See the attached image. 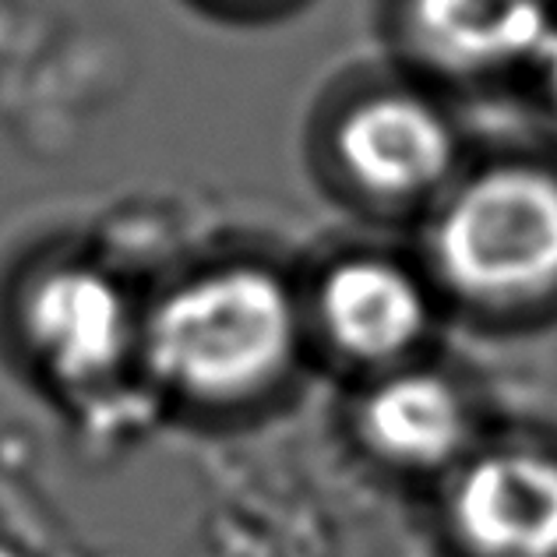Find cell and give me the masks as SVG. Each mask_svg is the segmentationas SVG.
I'll return each instance as SVG.
<instances>
[{
  "mask_svg": "<svg viewBox=\"0 0 557 557\" xmlns=\"http://www.w3.org/2000/svg\"><path fill=\"white\" fill-rule=\"evenodd\" d=\"M297 318L275 275L226 269L181 286L149 325L156 371L201 395H230L269 381L286 363Z\"/></svg>",
  "mask_w": 557,
  "mask_h": 557,
  "instance_id": "cell-1",
  "label": "cell"
},
{
  "mask_svg": "<svg viewBox=\"0 0 557 557\" xmlns=\"http://www.w3.org/2000/svg\"><path fill=\"white\" fill-rule=\"evenodd\" d=\"M434 255L462 293L516 300L557 283V181L491 170L459 190L434 230Z\"/></svg>",
  "mask_w": 557,
  "mask_h": 557,
  "instance_id": "cell-2",
  "label": "cell"
},
{
  "mask_svg": "<svg viewBox=\"0 0 557 557\" xmlns=\"http://www.w3.org/2000/svg\"><path fill=\"white\" fill-rule=\"evenodd\" d=\"M456 519L491 557H557V462L525 451L480 459L459 483Z\"/></svg>",
  "mask_w": 557,
  "mask_h": 557,
  "instance_id": "cell-3",
  "label": "cell"
},
{
  "mask_svg": "<svg viewBox=\"0 0 557 557\" xmlns=\"http://www.w3.org/2000/svg\"><path fill=\"white\" fill-rule=\"evenodd\" d=\"M25 332L61 377L107 374L127 349V300L96 269H57L25 304Z\"/></svg>",
  "mask_w": 557,
  "mask_h": 557,
  "instance_id": "cell-4",
  "label": "cell"
},
{
  "mask_svg": "<svg viewBox=\"0 0 557 557\" xmlns=\"http://www.w3.org/2000/svg\"><path fill=\"white\" fill-rule=\"evenodd\" d=\"M339 152L363 187L417 195L448 173L456 141L445 116L423 99L377 96L346 116Z\"/></svg>",
  "mask_w": 557,
  "mask_h": 557,
  "instance_id": "cell-5",
  "label": "cell"
},
{
  "mask_svg": "<svg viewBox=\"0 0 557 557\" xmlns=\"http://www.w3.org/2000/svg\"><path fill=\"white\" fill-rule=\"evenodd\" d=\"M413 28L459 71L533 64L557 28L550 0H413Z\"/></svg>",
  "mask_w": 557,
  "mask_h": 557,
  "instance_id": "cell-6",
  "label": "cell"
},
{
  "mask_svg": "<svg viewBox=\"0 0 557 557\" xmlns=\"http://www.w3.org/2000/svg\"><path fill=\"white\" fill-rule=\"evenodd\" d=\"M321 314L346 354L385 360L420 339L428 325V300L399 265L357 258L325 278Z\"/></svg>",
  "mask_w": 557,
  "mask_h": 557,
  "instance_id": "cell-7",
  "label": "cell"
},
{
  "mask_svg": "<svg viewBox=\"0 0 557 557\" xmlns=\"http://www.w3.org/2000/svg\"><path fill=\"white\" fill-rule=\"evenodd\" d=\"M374 445L403 462H442L466 434L459 392L434 374H403L385 381L363 409Z\"/></svg>",
  "mask_w": 557,
  "mask_h": 557,
  "instance_id": "cell-8",
  "label": "cell"
},
{
  "mask_svg": "<svg viewBox=\"0 0 557 557\" xmlns=\"http://www.w3.org/2000/svg\"><path fill=\"white\" fill-rule=\"evenodd\" d=\"M533 67L540 71V78H544V89L554 102L557 110V28L550 33V39L544 42V50H540V57L533 61Z\"/></svg>",
  "mask_w": 557,
  "mask_h": 557,
  "instance_id": "cell-9",
  "label": "cell"
}]
</instances>
